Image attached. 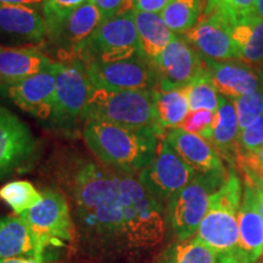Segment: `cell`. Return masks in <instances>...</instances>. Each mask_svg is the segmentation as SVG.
Listing matches in <instances>:
<instances>
[{"mask_svg": "<svg viewBox=\"0 0 263 263\" xmlns=\"http://www.w3.org/2000/svg\"><path fill=\"white\" fill-rule=\"evenodd\" d=\"M263 146V115L245 129L240 130L238 139V154L252 153ZM236 157V156H235ZM235 161V160H234Z\"/></svg>", "mask_w": 263, "mask_h": 263, "instance_id": "cell-35", "label": "cell"}, {"mask_svg": "<svg viewBox=\"0 0 263 263\" xmlns=\"http://www.w3.org/2000/svg\"><path fill=\"white\" fill-rule=\"evenodd\" d=\"M2 4H12V5H25L31 6V8H35L42 10L43 5H44L45 0H0Z\"/></svg>", "mask_w": 263, "mask_h": 263, "instance_id": "cell-38", "label": "cell"}, {"mask_svg": "<svg viewBox=\"0 0 263 263\" xmlns=\"http://www.w3.org/2000/svg\"><path fill=\"white\" fill-rule=\"evenodd\" d=\"M42 195L41 202L20 216L28 223L45 251L61 249L72 241L74 234L70 205L55 189H44Z\"/></svg>", "mask_w": 263, "mask_h": 263, "instance_id": "cell-9", "label": "cell"}, {"mask_svg": "<svg viewBox=\"0 0 263 263\" xmlns=\"http://www.w3.org/2000/svg\"><path fill=\"white\" fill-rule=\"evenodd\" d=\"M217 263H240V262L235 258V256L223 255V256H218V261H217Z\"/></svg>", "mask_w": 263, "mask_h": 263, "instance_id": "cell-42", "label": "cell"}, {"mask_svg": "<svg viewBox=\"0 0 263 263\" xmlns=\"http://www.w3.org/2000/svg\"><path fill=\"white\" fill-rule=\"evenodd\" d=\"M218 254L193 236L167 251L164 263H217Z\"/></svg>", "mask_w": 263, "mask_h": 263, "instance_id": "cell-29", "label": "cell"}, {"mask_svg": "<svg viewBox=\"0 0 263 263\" xmlns=\"http://www.w3.org/2000/svg\"><path fill=\"white\" fill-rule=\"evenodd\" d=\"M183 38L203 58L216 61L239 60L232 38V24L216 12L205 14Z\"/></svg>", "mask_w": 263, "mask_h": 263, "instance_id": "cell-16", "label": "cell"}, {"mask_svg": "<svg viewBox=\"0 0 263 263\" xmlns=\"http://www.w3.org/2000/svg\"><path fill=\"white\" fill-rule=\"evenodd\" d=\"M155 95L159 126L162 129L179 128L190 111L185 91L184 89L155 90Z\"/></svg>", "mask_w": 263, "mask_h": 263, "instance_id": "cell-26", "label": "cell"}, {"mask_svg": "<svg viewBox=\"0 0 263 263\" xmlns=\"http://www.w3.org/2000/svg\"><path fill=\"white\" fill-rule=\"evenodd\" d=\"M250 16L263 20V0H256L254 9H252V11H251V14H250Z\"/></svg>", "mask_w": 263, "mask_h": 263, "instance_id": "cell-40", "label": "cell"}, {"mask_svg": "<svg viewBox=\"0 0 263 263\" xmlns=\"http://www.w3.org/2000/svg\"><path fill=\"white\" fill-rule=\"evenodd\" d=\"M88 121L130 128L159 126L155 89L106 90L93 87L84 111V123Z\"/></svg>", "mask_w": 263, "mask_h": 263, "instance_id": "cell-5", "label": "cell"}, {"mask_svg": "<svg viewBox=\"0 0 263 263\" xmlns=\"http://www.w3.org/2000/svg\"><path fill=\"white\" fill-rule=\"evenodd\" d=\"M201 9L202 0H172L161 16L174 34H184L197 24Z\"/></svg>", "mask_w": 263, "mask_h": 263, "instance_id": "cell-27", "label": "cell"}, {"mask_svg": "<svg viewBox=\"0 0 263 263\" xmlns=\"http://www.w3.org/2000/svg\"><path fill=\"white\" fill-rule=\"evenodd\" d=\"M83 65L141 59L133 9L101 22L77 52Z\"/></svg>", "mask_w": 263, "mask_h": 263, "instance_id": "cell-6", "label": "cell"}, {"mask_svg": "<svg viewBox=\"0 0 263 263\" xmlns=\"http://www.w3.org/2000/svg\"><path fill=\"white\" fill-rule=\"evenodd\" d=\"M0 263H47V262H45V259L28 258V257H15V258L0 259Z\"/></svg>", "mask_w": 263, "mask_h": 263, "instance_id": "cell-39", "label": "cell"}, {"mask_svg": "<svg viewBox=\"0 0 263 263\" xmlns=\"http://www.w3.org/2000/svg\"><path fill=\"white\" fill-rule=\"evenodd\" d=\"M163 133L160 126L130 128L88 121L83 138L88 149L105 167L138 176L153 162Z\"/></svg>", "mask_w": 263, "mask_h": 263, "instance_id": "cell-2", "label": "cell"}, {"mask_svg": "<svg viewBox=\"0 0 263 263\" xmlns=\"http://www.w3.org/2000/svg\"><path fill=\"white\" fill-rule=\"evenodd\" d=\"M172 0H134L133 9L138 11L161 14Z\"/></svg>", "mask_w": 263, "mask_h": 263, "instance_id": "cell-37", "label": "cell"}, {"mask_svg": "<svg viewBox=\"0 0 263 263\" xmlns=\"http://www.w3.org/2000/svg\"><path fill=\"white\" fill-rule=\"evenodd\" d=\"M89 0H45L42 12L47 28L65 18L73 10L80 8Z\"/></svg>", "mask_w": 263, "mask_h": 263, "instance_id": "cell-34", "label": "cell"}, {"mask_svg": "<svg viewBox=\"0 0 263 263\" xmlns=\"http://www.w3.org/2000/svg\"><path fill=\"white\" fill-rule=\"evenodd\" d=\"M239 123L236 110L232 100L219 95V105L216 111L211 144L219 155L227 160H235L238 153Z\"/></svg>", "mask_w": 263, "mask_h": 263, "instance_id": "cell-24", "label": "cell"}, {"mask_svg": "<svg viewBox=\"0 0 263 263\" xmlns=\"http://www.w3.org/2000/svg\"><path fill=\"white\" fill-rule=\"evenodd\" d=\"M196 176L195 171L184 162L163 136L153 162L141 171L137 178L161 203H167L177 193L192 183Z\"/></svg>", "mask_w": 263, "mask_h": 263, "instance_id": "cell-10", "label": "cell"}, {"mask_svg": "<svg viewBox=\"0 0 263 263\" xmlns=\"http://www.w3.org/2000/svg\"><path fill=\"white\" fill-rule=\"evenodd\" d=\"M250 185H254V186H256V188L263 190V177L262 178H259L258 180H256L254 184H250Z\"/></svg>", "mask_w": 263, "mask_h": 263, "instance_id": "cell-44", "label": "cell"}, {"mask_svg": "<svg viewBox=\"0 0 263 263\" xmlns=\"http://www.w3.org/2000/svg\"><path fill=\"white\" fill-rule=\"evenodd\" d=\"M47 251L22 216L0 218V259L28 257L45 259Z\"/></svg>", "mask_w": 263, "mask_h": 263, "instance_id": "cell-21", "label": "cell"}, {"mask_svg": "<svg viewBox=\"0 0 263 263\" xmlns=\"http://www.w3.org/2000/svg\"><path fill=\"white\" fill-rule=\"evenodd\" d=\"M0 199L20 216L41 202L43 195L27 180H14L0 189Z\"/></svg>", "mask_w": 263, "mask_h": 263, "instance_id": "cell-28", "label": "cell"}, {"mask_svg": "<svg viewBox=\"0 0 263 263\" xmlns=\"http://www.w3.org/2000/svg\"><path fill=\"white\" fill-rule=\"evenodd\" d=\"M256 72H257L259 84H261V90L263 91V61L257 66V68H256Z\"/></svg>", "mask_w": 263, "mask_h": 263, "instance_id": "cell-43", "label": "cell"}, {"mask_svg": "<svg viewBox=\"0 0 263 263\" xmlns=\"http://www.w3.org/2000/svg\"><path fill=\"white\" fill-rule=\"evenodd\" d=\"M232 38L239 61L259 65L263 61V20L246 16L232 24Z\"/></svg>", "mask_w": 263, "mask_h": 263, "instance_id": "cell-25", "label": "cell"}, {"mask_svg": "<svg viewBox=\"0 0 263 263\" xmlns=\"http://www.w3.org/2000/svg\"><path fill=\"white\" fill-rule=\"evenodd\" d=\"M241 200V182L230 171L222 185L211 196L209 210L195 234L218 256L236 254L239 244L238 216Z\"/></svg>", "mask_w": 263, "mask_h": 263, "instance_id": "cell-4", "label": "cell"}, {"mask_svg": "<svg viewBox=\"0 0 263 263\" xmlns=\"http://www.w3.org/2000/svg\"><path fill=\"white\" fill-rule=\"evenodd\" d=\"M239 244L235 258L240 263H255L263 254V221L256 202L255 188L245 184L239 216Z\"/></svg>", "mask_w": 263, "mask_h": 263, "instance_id": "cell-19", "label": "cell"}, {"mask_svg": "<svg viewBox=\"0 0 263 263\" xmlns=\"http://www.w3.org/2000/svg\"><path fill=\"white\" fill-rule=\"evenodd\" d=\"M133 16L139 38L140 57L153 66L156 59L176 38V34L166 25L161 14L138 11L133 9Z\"/></svg>", "mask_w": 263, "mask_h": 263, "instance_id": "cell-23", "label": "cell"}, {"mask_svg": "<svg viewBox=\"0 0 263 263\" xmlns=\"http://www.w3.org/2000/svg\"><path fill=\"white\" fill-rule=\"evenodd\" d=\"M47 26L42 10L0 3V39L6 44H37L45 41Z\"/></svg>", "mask_w": 263, "mask_h": 263, "instance_id": "cell-17", "label": "cell"}, {"mask_svg": "<svg viewBox=\"0 0 263 263\" xmlns=\"http://www.w3.org/2000/svg\"><path fill=\"white\" fill-rule=\"evenodd\" d=\"M233 104L238 116L239 129L242 130L263 115V91L257 90L255 93L242 95L233 100Z\"/></svg>", "mask_w": 263, "mask_h": 263, "instance_id": "cell-31", "label": "cell"}, {"mask_svg": "<svg viewBox=\"0 0 263 263\" xmlns=\"http://www.w3.org/2000/svg\"><path fill=\"white\" fill-rule=\"evenodd\" d=\"M100 14L101 22L122 14L127 10L133 9L134 0H93Z\"/></svg>", "mask_w": 263, "mask_h": 263, "instance_id": "cell-36", "label": "cell"}, {"mask_svg": "<svg viewBox=\"0 0 263 263\" xmlns=\"http://www.w3.org/2000/svg\"><path fill=\"white\" fill-rule=\"evenodd\" d=\"M55 72L57 61L50 68L31 77L0 84V98L37 120L49 123L55 100Z\"/></svg>", "mask_w": 263, "mask_h": 263, "instance_id": "cell-14", "label": "cell"}, {"mask_svg": "<svg viewBox=\"0 0 263 263\" xmlns=\"http://www.w3.org/2000/svg\"><path fill=\"white\" fill-rule=\"evenodd\" d=\"M183 89L188 98L190 111L209 110L216 112L218 108L219 95L210 80L207 68Z\"/></svg>", "mask_w": 263, "mask_h": 263, "instance_id": "cell-30", "label": "cell"}, {"mask_svg": "<svg viewBox=\"0 0 263 263\" xmlns=\"http://www.w3.org/2000/svg\"><path fill=\"white\" fill-rule=\"evenodd\" d=\"M216 120V112L209 110H195L189 111L188 116L185 117L184 122L179 128L188 133L196 134L211 143L213 124Z\"/></svg>", "mask_w": 263, "mask_h": 263, "instance_id": "cell-33", "label": "cell"}, {"mask_svg": "<svg viewBox=\"0 0 263 263\" xmlns=\"http://www.w3.org/2000/svg\"><path fill=\"white\" fill-rule=\"evenodd\" d=\"M88 80L94 88L106 90L156 89L153 66L143 59L116 62H90L84 65Z\"/></svg>", "mask_w": 263, "mask_h": 263, "instance_id": "cell-15", "label": "cell"}, {"mask_svg": "<svg viewBox=\"0 0 263 263\" xmlns=\"http://www.w3.org/2000/svg\"><path fill=\"white\" fill-rule=\"evenodd\" d=\"M118 180L127 246L151 249L160 245L166 234L163 205L141 185L137 176L118 173Z\"/></svg>", "mask_w": 263, "mask_h": 263, "instance_id": "cell-3", "label": "cell"}, {"mask_svg": "<svg viewBox=\"0 0 263 263\" xmlns=\"http://www.w3.org/2000/svg\"><path fill=\"white\" fill-rule=\"evenodd\" d=\"M37 153L38 140L31 128L0 105V180L27 170Z\"/></svg>", "mask_w": 263, "mask_h": 263, "instance_id": "cell-11", "label": "cell"}, {"mask_svg": "<svg viewBox=\"0 0 263 263\" xmlns=\"http://www.w3.org/2000/svg\"><path fill=\"white\" fill-rule=\"evenodd\" d=\"M101 24V17L93 0L77 8L65 18L47 28L48 48L60 59V62L76 60L83 43Z\"/></svg>", "mask_w": 263, "mask_h": 263, "instance_id": "cell-13", "label": "cell"}, {"mask_svg": "<svg viewBox=\"0 0 263 263\" xmlns=\"http://www.w3.org/2000/svg\"><path fill=\"white\" fill-rule=\"evenodd\" d=\"M256 0H207L205 14L216 12L230 24L251 14Z\"/></svg>", "mask_w": 263, "mask_h": 263, "instance_id": "cell-32", "label": "cell"}, {"mask_svg": "<svg viewBox=\"0 0 263 263\" xmlns=\"http://www.w3.org/2000/svg\"><path fill=\"white\" fill-rule=\"evenodd\" d=\"M226 172L197 173L195 179L167 202L166 222L179 242L195 236L209 210L211 196L226 179Z\"/></svg>", "mask_w": 263, "mask_h": 263, "instance_id": "cell-8", "label": "cell"}, {"mask_svg": "<svg viewBox=\"0 0 263 263\" xmlns=\"http://www.w3.org/2000/svg\"><path fill=\"white\" fill-rule=\"evenodd\" d=\"M156 74V89L170 91L183 89L205 71L203 58L183 37L170 43L153 64Z\"/></svg>", "mask_w": 263, "mask_h": 263, "instance_id": "cell-12", "label": "cell"}, {"mask_svg": "<svg viewBox=\"0 0 263 263\" xmlns=\"http://www.w3.org/2000/svg\"><path fill=\"white\" fill-rule=\"evenodd\" d=\"M210 80L217 93L229 100L261 90L257 72L251 66L234 62L216 61L203 58Z\"/></svg>", "mask_w": 263, "mask_h": 263, "instance_id": "cell-20", "label": "cell"}, {"mask_svg": "<svg viewBox=\"0 0 263 263\" xmlns=\"http://www.w3.org/2000/svg\"><path fill=\"white\" fill-rule=\"evenodd\" d=\"M250 185V184H249ZM254 186V185H252ZM255 188V195H256V202H257V207H258V212L259 215H261L262 217V221H263V190L256 188V186H254Z\"/></svg>", "mask_w": 263, "mask_h": 263, "instance_id": "cell-41", "label": "cell"}, {"mask_svg": "<svg viewBox=\"0 0 263 263\" xmlns=\"http://www.w3.org/2000/svg\"><path fill=\"white\" fill-rule=\"evenodd\" d=\"M82 240L95 251L127 246L118 173L87 157H73L62 171Z\"/></svg>", "mask_w": 263, "mask_h": 263, "instance_id": "cell-1", "label": "cell"}, {"mask_svg": "<svg viewBox=\"0 0 263 263\" xmlns=\"http://www.w3.org/2000/svg\"><path fill=\"white\" fill-rule=\"evenodd\" d=\"M93 85L88 80L83 62H57L55 100L49 126L57 130L71 132L84 123V111Z\"/></svg>", "mask_w": 263, "mask_h": 263, "instance_id": "cell-7", "label": "cell"}, {"mask_svg": "<svg viewBox=\"0 0 263 263\" xmlns=\"http://www.w3.org/2000/svg\"><path fill=\"white\" fill-rule=\"evenodd\" d=\"M164 139L182 160L196 173L224 172L221 155L209 140L188 133L182 128H172L164 134Z\"/></svg>", "mask_w": 263, "mask_h": 263, "instance_id": "cell-18", "label": "cell"}, {"mask_svg": "<svg viewBox=\"0 0 263 263\" xmlns=\"http://www.w3.org/2000/svg\"><path fill=\"white\" fill-rule=\"evenodd\" d=\"M54 62L34 47H0V84L31 77L50 68Z\"/></svg>", "mask_w": 263, "mask_h": 263, "instance_id": "cell-22", "label": "cell"}]
</instances>
